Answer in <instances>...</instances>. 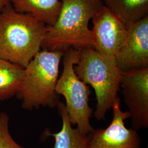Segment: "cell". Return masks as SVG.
<instances>
[{"label":"cell","mask_w":148,"mask_h":148,"mask_svg":"<svg viewBox=\"0 0 148 148\" xmlns=\"http://www.w3.org/2000/svg\"><path fill=\"white\" fill-rule=\"evenodd\" d=\"M10 117L5 112H0V148H25L17 143L10 131Z\"/></svg>","instance_id":"cell-14"},{"label":"cell","mask_w":148,"mask_h":148,"mask_svg":"<svg viewBox=\"0 0 148 148\" xmlns=\"http://www.w3.org/2000/svg\"><path fill=\"white\" fill-rule=\"evenodd\" d=\"M78 50L79 59L74 66L75 73L95 90L97 104L94 116L98 121L104 120L107 111L119 98L122 71L115 59L103 56L93 47Z\"/></svg>","instance_id":"cell-4"},{"label":"cell","mask_w":148,"mask_h":148,"mask_svg":"<svg viewBox=\"0 0 148 148\" xmlns=\"http://www.w3.org/2000/svg\"><path fill=\"white\" fill-rule=\"evenodd\" d=\"M115 61L122 71L148 68V15L127 25L126 38Z\"/></svg>","instance_id":"cell-9"},{"label":"cell","mask_w":148,"mask_h":148,"mask_svg":"<svg viewBox=\"0 0 148 148\" xmlns=\"http://www.w3.org/2000/svg\"><path fill=\"white\" fill-rule=\"evenodd\" d=\"M47 25L28 13L18 12L11 2L0 11V58L24 68L41 51Z\"/></svg>","instance_id":"cell-1"},{"label":"cell","mask_w":148,"mask_h":148,"mask_svg":"<svg viewBox=\"0 0 148 148\" xmlns=\"http://www.w3.org/2000/svg\"><path fill=\"white\" fill-rule=\"evenodd\" d=\"M24 68L0 58V101L16 95L21 84Z\"/></svg>","instance_id":"cell-13"},{"label":"cell","mask_w":148,"mask_h":148,"mask_svg":"<svg viewBox=\"0 0 148 148\" xmlns=\"http://www.w3.org/2000/svg\"><path fill=\"white\" fill-rule=\"evenodd\" d=\"M62 120V126L58 132H50L46 130L43 132L44 138L53 137L54 139L53 148H87L90 134L85 135L76 128L73 127L69 120L65 104L59 101L56 106Z\"/></svg>","instance_id":"cell-10"},{"label":"cell","mask_w":148,"mask_h":148,"mask_svg":"<svg viewBox=\"0 0 148 148\" xmlns=\"http://www.w3.org/2000/svg\"><path fill=\"white\" fill-rule=\"evenodd\" d=\"M79 59L78 49L70 48L64 52L63 69L56 91L64 97L66 110L72 126L76 125L80 132L89 135L95 131L90 122L93 114V109L89 105L91 90L75 73L74 66Z\"/></svg>","instance_id":"cell-5"},{"label":"cell","mask_w":148,"mask_h":148,"mask_svg":"<svg viewBox=\"0 0 148 148\" xmlns=\"http://www.w3.org/2000/svg\"><path fill=\"white\" fill-rule=\"evenodd\" d=\"M63 54L61 51L43 49L24 68L21 84L16 95L21 101L24 109L56 108L60 101L56 86Z\"/></svg>","instance_id":"cell-3"},{"label":"cell","mask_w":148,"mask_h":148,"mask_svg":"<svg viewBox=\"0 0 148 148\" xmlns=\"http://www.w3.org/2000/svg\"><path fill=\"white\" fill-rule=\"evenodd\" d=\"M9 3H10V0H0V7L2 8Z\"/></svg>","instance_id":"cell-15"},{"label":"cell","mask_w":148,"mask_h":148,"mask_svg":"<svg viewBox=\"0 0 148 148\" xmlns=\"http://www.w3.org/2000/svg\"><path fill=\"white\" fill-rule=\"evenodd\" d=\"M113 117L106 128L95 130L90 134L87 148H140L142 139L137 131L128 128L125 120L130 118L128 111H123L119 98L112 106Z\"/></svg>","instance_id":"cell-7"},{"label":"cell","mask_w":148,"mask_h":148,"mask_svg":"<svg viewBox=\"0 0 148 148\" xmlns=\"http://www.w3.org/2000/svg\"><path fill=\"white\" fill-rule=\"evenodd\" d=\"M60 1L58 18L53 25H47L41 48L64 52L70 48H94L89 22L103 5L102 0Z\"/></svg>","instance_id":"cell-2"},{"label":"cell","mask_w":148,"mask_h":148,"mask_svg":"<svg viewBox=\"0 0 148 148\" xmlns=\"http://www.w3.org/2000/svg\"><path fill=\"white\" fill-rule=\"evenodd\" d=\"M16 12L28 13L52 26L56 22L62 7L60 0H10Z\"/></svg>","instance_id":"cell-11"},{"label":"cell","mask_w":148,"mask_h":148,"mask_svg":"<svg viewBox=\"0 0 148 148\" xmlns=\"http://www.w3.org/2000/svg\"><path fill=\"white\" fill-rule=\"evenodd\" d=\"M122 93L131 120V128L148 127V68L122 72Z\"/></svg>","instance_id":"cell-6"},{"label":"cell","mask_w":148,"mask_h":148,"mask_svg":"<svg viewBox=\"0 0 148 148\" xmlns=\"http://www.w3.org/2000/svg\"><path fill=\"white\" fill-rule=\"evenodd\" d=\"M1 8H1V7H0V11L1 10Z\"/></svg>","instance_id":"cell-16"},{"label":"cell","mask_w":148,"mask_h":148,"mask_svg":"<svg viewBox=\"0 0 148 148\" xmlns=\"http://www.w3.org/2000/svg\"><path fill=\"white\" fill-rule=\"evenodd\" d=\"M102 2L127 25L148 16V0H102Z\"/></svg>","instance_id":"cell-12"},{"label":"cell","mask_w":148,"mask_h":148,"mask_svg":"<svg viewBox=\"0 0 148 148\" xmlns=\"http://www.w3.org/2000/svg\"><path fill=\"white\" fill-rule=\"evenodd\" d=\"M92 19L94 48L103 56L115 59L126 38L127 25L103 5Z\"/></svg>","instance_id":"cell-8"}]
</instances>
